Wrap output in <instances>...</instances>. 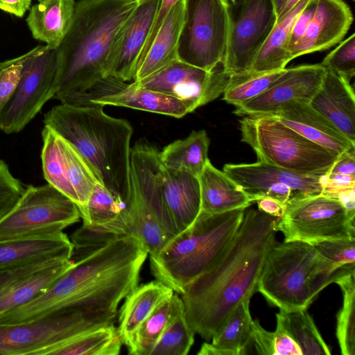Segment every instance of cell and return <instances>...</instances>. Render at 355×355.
<instances>
[{
  "label": "cell",
  "mask_w": 355,
  "mask_h": 355,
  "mask_svg": "<svg viewBox=\"0 0 355 355\" xmlns=\"http://www.w3.org/2000/svg\"><path fill=\"white\" fill-rule=\"evenodd\" d=\"M62 259H66L54 258L34 262L18 268L0 270V293L19 279Z\"/></svg>",
  "instance_id": "46"
},
{
  "label": "cell",
  "mask_w": 355,
  "mask_h": 355,
  "mask_svg": "<svg viewBox=\"0 0 355 355\" xmlns=\"http://www.w3.org/2000/svg\"><path fill=\"white\" fill-rule=\"evenodd\" d=\"M230 28L228 0H184L178 59L211 71L223 62Z\"/></svg>",
  "instance_id": "10"
},
{
  "label": "cell",
  "mask_w": 355,
  "mask_h": 355,
  "mask_svg": "<svg viewBox=\"0 0 355 355\" xmlns=\"http://www.w3.org/2000/svg\"><path fill=\"white\" fill-rule=\"evenodd\" d=\"M330 197L336 198L345 208L349 216L354 219L355 216V187L340 190Z\"/></svg>",
  "instance_id": "54"
},
{
  "label": "cell",
  "mask_w": 355,
  "mask_h": 355,
  "mask_svg": "<svg viewBox=\"0 0 355 355\" xmlns=\"http://www.w3.org/2000/svg\"><path fill=\"white\" fill-rule=\"evenodd\" d=\"M255 202L259 211L273 217L279 218L285 211L286 205L272 198L263 197Z\"/></svg>",
  "instance_id": "52"
},
{
  "label": "cell",
  "mask_w": 355,
  "mask_h": 355,
  "mask_svg": "<svg viewBox=\"0 0 355 355\" xmlns=\"http://www.w3.org/2000/svg\"><path fill=\"white\" fill-rule=\"evenodd\" d=\"M276 231L284 242L315 245L325 241L355 239L354 219L336 198L323 193L292 198L277 218Z\"/></svg>",
  "instance_id": "13"
},
{
  "label": "cell",
  "mask_w": 355,
  "mask_h": 355,
  "mask_svg": "<svg viewBox=\"0 0 355 355\" xmlns=\"http://www.w3.org/2000/svg\"><path fill=\"white\" fill-rule=\"evenodd\" d=\"M313 245L321 256L338 266L354 263L355 239L325 241Z\"/></svg>",
  "instance_id": "42"
},
{
  "label": "cell",
  "mask_w": 355,
  "mask_h": 355,
  "mask_svg": "<svg viewBox=\"0 0 355 355\" xmlns=\"http://www.w3.org/2000/svg\"><path fill=\"white\" fill-rule=\"evenodd\" d=\"M241 141L257 161L306 175L327 174L339 154L304 137L271 115L244 116Z\"/></svg>",
  "instance_id": "8"
},
{
  "label": "cell",
  "mask_w": 355,
  "mask_h": 355,
  "mask_svg": "<svg viewBox=\"0 0 355 355\" xmlns=\"http://www.w3.org/2000/svg\"><path fill=\"white\" fill-rule=\"evenodd\" d=\"M32 0H0V10L17 17H24Z\"/></svg>",
  "instance_id": "53"
},
{
  "label": "cell",
  "mask_w": 355,
  "mask_h": 355,
  "mask_svg": "<svg viewBox=\"0 0 355 355\" xmlns=\"http://www.w3.org/2000/svg\"><path fill=\"white\" fill-rule=\"evenodd\" d=\"M80 218L76 204L51 184L29 186L0 219V239L57 234Z\"/></svg>",
  "instance_id": "12"
},
{
  "label": "cell",
  "mask_w": 355,
  "mask_h": 355,
  "mask_svg": "<svg viewBox=\"0 0 355 355\" xmlns=\"http://www.w3.org/2000/svg\"><path fill=\"white\" fill-rule=\"evenodd\" d=\"M76 3L74 0H42L32 6L26 19L32 36L57 47L71 27Z\"/></svg>",
  "instance_id": "29"
},
{
  "label": "cell",
  "mask_w": 355,
  "mask_h": 355,
  "mask_svg": "<svg viewBox=\"0 0 355 355\" xmlns=\"http://www.w3.org/2000/svg\"><path fill=\"white\" fill-rule=\"evenodd\" d=\"M160 0H139L119 29L108 58L106 76L133 80L137 67L155 21Z\"/></svg>",
  "instance_id": "19"
},
{
  "label": "cell",
  "mask_w": 355,
  "mask_h": 355,
  "mask_svg": "<svg viewBox=\"0 0 355 355\" xmlns=\"http://www.w3.org/2000/svg\"><path fill=\"white\" fill-rule=\"evenodd\" d=\"M250 298L243 300L219 330L212 336L211 345L227 355H241L250 336L252 318L249 304Z\"/></svg>",
  "instance_id": "37"
},
{
  "label": "cell",
  "mask_w": 355,
  "mask_h": 355,
  "mask_svg": "<svg viewBox=\"0 0 355 355\" xmlns=\"http://www.w3.org/2000/svg\"><path fill=\"white\" fill-rule=\"evenodd\" d=\"M274 333L275 355H302L297 343L279 323Z\"/></svg>",
  "instance_id": "48"
},
{
  "label": "cell",
  "mask_w": 355,
  "mask_h": 355,
  "mask_svg": "<svg viewBox=\"0 0 355 355\" xmlns=\"http://www.w3.org/2000/svg\"><path fill=\"white\" fill-rule=\"evenodd\" d=\"M73 244L63 232L47 236L0 239V270L54 259H71Z\"/></svg>",
  "instance_id": "25"
},
{
  "label": "cell",
  "mask_w": 355,
  "mask_h": 355,
  "mask_svg": "<svg viewBox=\"0 0 355 355\" xmlns=\"http://www.w3.org/2000/svg\"><path fill=\"white\" fill-rule=\"evenodd\" d=\"M159 180L164 204L180 233L188 228L200 212L198 177L185 169L168 168L161 164Z\"/></svg>",
  "instance_id": "23"
},
{
  "label": "cell",
  "mask_w": 355,
  "mask_h": 355,
  "mask_svg": "<svg viewBox=\"0 0 355 355\" xmlns=\"http://www.w3.org/2000/svg\"><path fill=\"white\" fill-rule=\"evenodd\" d=\"M139 0H79L71 27L57 46V92H83L106 76L108 58L121 26ZM54 96V97H55Z\"/></svg>",
  "instance_id": "4"
},
{
  "label": "cell",
  "mask_w": 355,
  "mask_h": 355,
  "mask_svg": "<svg viewBox=\"0 0 355 355\" xmlns=\"http://www.w3.org/2000/svg\"><path fill=\"white\" fill-rule=\"evenodd\" d=\"M184 18V0L171 10L144 58L139 62L132 82L145 79L178 59V48Z\"/></svg>",
  "instance_id": "26"
},
{
  "label": "cell",
  "mask_w": 355,
  "mask_h": 355,
  "mask_svg": "<svg viewBox=\"0 0 355 355\" xmlns=\"http://www.w3.org/2000/svg\"><path fill=\"white\" fill-rule=\"evenodd\" d=\"M246 208L209 214L195 221L164 248L150 256L151 272L178 294L223 257L239 228Z\"/></svg>",
  "instance_id": "5"
},
{
  "label": "cell",
  "mask_w": 355,
  "mask_h": 355,
  "mask_svg": "<svg viewBox=\"0 0 355 355\" xmlns=\"http://www.w3.org/2000/svg\"><path fill=\"white\" fill-rule=\"evenodd\" d=\"M61 103L77 105H113L180 119L189 113L187 106L166 94L105 76L89 89L77 94L56 96Z\"/></svg>",
  "instance_id": "17"
},
{
  "label": "cell",
  "mask_w": 355,
  "mask_h": 355,
  "mask_svg": "<svg viewBox=\"0 0 355 355\" xmlns=\"http://www.w3.org/2000/svg\"><path fill=\"white\" fill-rule=\"evenodd\" d=\"M22 55L0 62V110L13 94L21 78Z\"/></svg>",
  "instance_id": "44"
},
{
  "label": "cell",
  "mask_w": 355,
  "mask_h": 355,
  "mask_svg": "<svg viewBox=\"0 0 355 355\" xmlns=\"http://www.w3.org/2000/svg\"><path fill=\"white\" fill-rule=\"evenodd\" d=\"M229 80L222 67L207 71L176 59L153 75L132 83L178 98L191 113L223 94Z\"/></svg>",
  "instance_id": "18"
},
{
  "label": "cell",
  "mask_w": 355,
  "mask_h": 355,
  "mask_svg": "<svg viewBox=\"0 0 355 355\" xmlns=\"http://www.w3.org/2000/svg\"><path fill=\"white\" fill-rule=\"evenodd\" d=\"M322 193L328 196L340 190L355 187V175L327 173L322 176Z\"/></svg>",
  "instance_id": "49"
},
{
  "label": "cell",
  "mask_w": 355,
  "mask_h": 355,
  "mask_svg": "<svg viewBox=\"0 0 355 355\" xmlns=\"http://www.w3.org/2000/svg\"><path fill=\"white\" fill-rule=\"evenodd\" d=\"M328 173L355 175V148L339 155Z\"/></svg>",
  "instance_id": "51"
},
{
  "label": "cell",
  "mask_w": 355,
  "mask_h": 355,
  "mask_svg": "<svg viewBox=\"0 0 355 355\" xmlns=\"http://www.w3.org/2000/svg\"><path fill=\"white\" fill-rule=\"evenodd\" d=\"M24 189L7 164L0 159V219L15 206Z\"/></svg>",
  "instance_id": "43"
},
{
  "label": "cell",
  "mask_w": 355,
  "mask_h": 355,
  "mask_svg": "<svg viewBox=\"0 0 355 355\" xmlns=\"http://www.w3.org/2000/svg\"><path fill=\"white\" fill-rule=\"evenodd\" d=\"M194 335L187 321L182 298L176 293L171 317L150 355H186L194 343Z\"/></svg>",
  "instance_id": "36"
},
{
  "label": "cell",
  "mask_w": 355,
  "mask_h": 355,
  "mask_svg": "<svg viewBox=\"0 0 355 355\" xmlns=\"http://www.w3.org/2000/svg\"><path fill=\"white\" fill-rule=\"evenodd\" d=\"M352 21L351 9L343 0H317L306 32L290 51L291 60L338 44L348 32Z\"/></svg>",
  "instance_id": "21"
},
{
  "label": "cell",
  "mask_w": 355,
  "mask_h": 355,
  "mask_svg": "<svg viewBox=\"0 0 355 355\" xmlns=\"http://www.w3.org/2000/svg\"><path fill=\"white\" fill-rule=\"evenodd\" d=\"M354 266L331 263L311 244L275 241L266 257L257 291L279 311L306 310L320 292L355 270Z\"/></svg>",
  "instance_id": "6"
},
{
  "label": "cell",
  "mask_w": 355,
  "mask_h": 355,
  "mask_svg": "<svg viewBox=\"0 0 355 355\" xmlns=\"http://www.w3.org/2000/svg\"><path fill=\"white\" fill-rule=\"evenodd\" d=\"M326 69L320 63L286 69L262 94L236 107L239 116L270 115L294 100L309 101L320 87Z\"/></svg>",
  "instance_id": "20"
},
{
  "label": "cell",
  "mask_w": 355,
  "mask_h": 355,
  "mask_svg": "<svg viewBox=\"0 0 355 355\" xmlns=\"http://www.w3.org/2000/svg\"><path fill=\"white\" fill-rule=\"evenodd\" d=\"M201 210L209 214L223 213L248 208L252 200L223 171L214 167L210 160L198 175Z\"/></svg>",
  "instance_id": "28"
},
{
  "label": "cell",
  "mask_w": 355,
  "mask_h": 355,
  "mask_svg": "<svg viewBox=\"0 0 355 355\" xmlns=\"http://www.w3.org/2000/svg\"><path fill=\"white\" fill-rule=\"evenodd\" d=\"M73 263L62 259L19 279L0 293V315L17 308L45 291Z\"/></svg>",
  "instance_id": "31"
},
{
  "label": "cell",
  "mask_w": 355,
  "mask_h": 355,
  "mask_svg": "<svg viewBox=\"0 0 355 355\" xmlns=\"http://www.w3.org/2000/svg\"><path fill=\"white\" fill-rule=\"evenodd\" d=\"M270 115L307 139L339 155L355 148V144L313 109L309 101H290Z\"/></svg>",
  "instance_id": "22"
},
{
  "label": "cell",
  "mask_w": 355,
  "mask_h": 355,
  "mask_svg": "<svg viewBox=\"0 0 355 355\" xmlns=\"http://www.w3.org/2000/svg\"><path fill=\"white\" fill-rule=\"evenodd\" d=\"M243 0H228L230 6H235L239 5Z\"/></svg>",
  "instance_id": "56"
},
{
  "label": "cell",
  "mask_w": 355,
  "mask_h": 355,
  "mask_svg": "<svg viewBox=\"0 0 355 355\" xmlns=\"http://www.w3.org/2000/svg\"><path fill=\"white\" fill-rule=\"evenodd\" d=\"M317 0H310L295 19L288 41L287 51L289 55L290 51L302 37L306 32V30L314 15Z\"/></svg>",
  "instance_id": "47"
},
{
  "label": "cell",
  "mask_w": 355,
  "mask_h": 355,
  "mask_svg": "<svg viewBox=\"0 0 355 355\" xmlns=\"http://www.w3.org/2000/svg\"><path fill=\"white\" fill-rule=\"evenodd\" d=\"M353 1H354V0H353Z\"/></svg>",
  "instance_id": "58"
},
{
  "label": "cell",
  "mask_w": 355,
  "mask_h": 355,
  "mask_svg": "<svg viewBox=\"0 0 355 355\" xmlns=\"http://www.w3.org/2000/svg\"><path fill=\"white\" fill-rule=\"evenodd\" d=\"M277 20L272 0H243L230 6V28L221 66L229 75L248 72Z\"/></svg>",
  "instance_id": "14"
},
{
  "label": "cell",
  "mask_w": 355,
  "mask_h": 355,
  "mask_svg": "<svg viewBox=\"0 0 355 355\" xmlns=\"http://www.w3.org/2000/svg\"><path fill=\"white\" fill-rule=\"evenodd\" d=\"M276 217L245 210L220 260L189 284L181 298L189 326L206 341L243 300L251 298L266 257L275 243Z\"/></svg>",
  "instance_id": "2"
},
{
  "label": "cell",
  "mask_w": 355,
  "mask_h": 355,
  "mask_svg": "<svg viewBox=\"0 0 355 355\" xmlns=\"http://www.w3.org/2000/svg\"><path fill=\"white\" fill-rule=\"evenodd\" d=\"M175 294L162 301L124 341L128 354L150 355L173 310Z\"/></svg>",
  "instance_id": "34"
},
{
  "label": "cell",
  "mask_w": 355,
  "mask_h": 355,
  "mask_svg": "<svg viewBox=\"0 0 355 355\" xmlns=\"http://www.w3.org/2000/svg\"><path fill=\"white\" fill-rule=\"evenodd\" d=\"M148 252L133 235L114 239L73 261L45 291L0 315V324L30 322L62 312L117 313L137 286Z\"/></svg>",
  "instance_id": "1"
},
{
  "label": "cell",
  "mask_w": 355,
  "mask_h": 355,
  "mask_svg": "<svg viewBox=\"0 0 355 355\" xmlns=\"http://www.w3.org/2000/svg\"><path fill=\"white\" fill-rule=\"evenodd\" d=\"M223 171L253 202L270 197L286 205L292 198L320 194L323 189V175L299 174L260 161L227 164Z\"/></svg>",
  "instance_id": "16"
},
{
  "label": "cell",
  "mask_w": 355,
  "mask_h": 355,
  "mask_svg": "<svg viewBox=\"0 0 355 355\" xmlns=\"http://www.w3.org/2000/svg\"><path fill=\"white\" fill-rule=\"evenodd\" d=\"M117 313L62 312L35 320L0 324V355H47L85 332L114 324Z\"/></svg>",
  "instance_id": "9"
},
{
  "label": "cell",
  "mask_w": 355,
  "mask_h": 355,
  "mask_svg": "<svg viewBox=\"0 0 355 355\" xmlns=\"http://www.w3.org/2000/svg\"><path fill=\"white\" fill-rule=\"evenodd\" d=\"M126 209V204L112 194L101 182L94 186L85 206L80 209L83 223L91 227L109 224Z\"/></svg>",
  "instance_id": "38"
},
{
  "label": "cell",
  "mask_w": 355,
  "mask_h": 355,
  "mask_svg": "<svg viewBox=\"0 0 355 355\" xmlns=\"http://www.w3.org/2000/svg\"><path fill=\"white\" fill-rule=\"evenodd\" d=\"M276 318L277 323L281 324L297 343L302 355L331 354L329 347L306 310L279 311Z\"/></svg>",
  "instance_id": "35"
},
{
  "label": "cell",
  "mask_w": 355,
  "mask_h": 355,
  "mask_svg": "<svg viewBox=\"0 0 355 355\" xmlns=\"http://www.w3.org/2000/svg\"><path fill=\"white\" fill-rule=\"evenodd\" d=\"M123 340L113 325L78 335L53 349L51 355H117Z\"/></svg>",
  "instance_id": "33"
},
{
  "label": "cell",
  "mask_w": 355,
  "mask_h": 355,
  "mask_svg": "<svg viewBox=\"0 0 355 355\" xmlns=\"http://www.w3.org/2000/svg\"><path fill=\"white\" fill-rule=\"evenodd\" d=\"M288 0H272L277 17Z\"/></svg>",
  "instance_id": "55"
},
{
  "label": "cell",
  "mask_w": 355,
  "mask_h": 355,
  "mask_svg": "<svg viewBox=\"0 0 355 355\" xmlns=\"http://www.w3.org/2000/svg\"><path fill=\"white\" fill-rule=\"evenodd\" d=\"M285 69L261 73L245 72L230 75L223 99L238 107L262 94L280 77Z\"/></svg>",
  "instance_id": "40"
},
{
  "label": "cell",
  "mask_w": 355,
  "mask_h": 355,
  "mask_svg": "<svg viewBox=\"0 0 355 355\" xmlns=\"http://www.w3.org/2000/svg\"><path fill=\"white\" fill-rule=\"evenodd\" d=\"M42 1V0H38V1Z\"/></svg>",
  "instance_id": "57"
},
{
  "label": "cell",
  "mask_w": 355,
  "mask_h": 355,
  "mask_svg": "<svg viewBox=\"0 0 355 355\" xmlns=\"http://www.w3.org/2000/svg\"><path fill=\"white\" fill-rule=\"evenodd\" d=\"M179 0H160L159 5L157 10V16L155 18V21L153 26L150 34L146 41V43L144 46V48L141 52L139 62L144 58L146 53L147 52L148 48L152 44L153 40L156 36L161 25L162 24L164 20L171 11V10L173 8L175 3ZM138 62V64H139ZM138 65V64H137Z\"/></svg>",
  "instance_id": "50"
},
{
  "label": "cell",
  "mask_w": 355,
  "mask_h": 355,
  "mask_svg": "<svg viewBox=\"0 0 355 355\" xmlns=\"http://www.w3.org/2000/svg\"><path fill=\"white\" fill-rule=\"evenodd\" d=\"M309 1H288L277 17L270 35L248 72L261 73L285 69L291 60L287 51L291 31L297 16Z\"/></svg>",
  "instance_id": "27"
},
{
  "label": "cell",
  "mask_w": 355,
  "mask_h": 355,
  "mask_svg": "<svg viewBox=\"0 0 355 355\" xmlns=\"http://www.w3.org/2000/svg\"><path fill=\"white\" fill-rule=\"evenodd\" d=\"M275 333L263 329L258 320H253L248 340L244 346L241 355L259 354L275 355L274 349Z\"/></svg>",
  "instance_id": "45"
},
{
  "label": "cell",
  "mask_w": 355,
  "mask_h": 355,
  "mask_svg": "<svg viewBox=\"0 0 355 355\" xmlns=\"http://www.w3.org/2000/svg\"><path fill=\"white\" fill-rule=\"evenodd\" d=\"M42 137L44 178L81 209L100 181L89 164L68 141L46 126L42 131Z\"/></svg>",
  "instance_id": "15"
},
{
  "label": "cell",
  "mask_w": 355,
  "mask_h": 355,
  "mask_svg": "<svg viewBox=\"0 0 355 355\" xmlns=\"http://www.w3.org/2000/svg\"><path fill=\"white\" fill-rule=\"evenodd\" d=\"M355 270L336 282L343 295V306L337 315L336 338L343 355L355 354Z\"/></svg>",
  "instance_id": "39"
},
{
  "label": "cell",
  "mask_w": 355,
  "mask_h": 355,
  "mask_svg": "<svg viewBox=\"0 0 355 355\" xmlns=\"http://www.w3.org/2000/svg\"><path fill=\"white\" fill-rule=\"evenodd\" d=\"M173 293L171 288L156 279L137 286L128 295L120 309L117 328L123 343L162 301Z\"/></svg>",
  "instance_id": "30"
},
{
  "label": "cell",
  "mask_w": 355,
  "mask_h": 355,
  "mask_svg": "<svg viewBox=\"0 0 355 355\" xmlns=\"http://www.w3.org/2000/svg\"><path fill=\"white\" fill-rule=\"evenodd\" d=\"M44 123L68 141L100 182L127 205L131 193L133 133L127 120L107 115L101 106L61 103L46 113Z\"/></svg>",
  "instance_id": "3"
},
{
  "label": "cell",
  "mask_w": 355,
  "mask_h": 355,
  "mask_svg": "<svg viewBox=\"0 0 355 355\" xmlns=\"http://www.w3.org/2000/svg\"><path fill=\"white\" fill-rule=\"evenodd\" d=\"M320 64L350 81L355 75V34L342 41Z\"/></svg>",
  "instance_id": "41"
},
{
  "label": "cell",
  "mask_w": 355,
  "mask_h": 355,
  "mask_svg": "<svg viewBox=\"0 0 355 355\" xmlns=\"http://www.w3.org/2000/svg\"><path fill=\"white\" fill-rule=\"evenodd\" d=\"M210 139L205 130L192 131L183 139L166 146L159 153L162 165L171 169H185L198 177L208 158Z\"/></svg>",
  "instance_id": "32"
},
{
  "label": "cell",
  "mask_w": 355,
  "mask_h": 355,
  "mask_svg": "<svg viewBox=\"0 0 355 355\" xmlns=\"http://www.w3.org/2000/svg\"><path fill=\"white\" fill-rule=\"evenodd\" d=\"M22 66L19 82L0 110V130L6 134L21 131L57 92V47L36 46L22 55Z\"/></svg>",
  "instance_id": "11"
},
{
  "label": "cell",
  "mask_w": 355,
  "mask_h": 355,
  "mask_svg": "<svg viewBox=\"0 0 355 355\" xmlns=\"http://www.w3.org/2000/svg\"><path fill=\"white\" fill-rule=\"evenodd\" d=\"M159 151L146 142L131 149V193L126 205L130 235L138 238L150 256L158 253L179 232L164 204Z\"/></svg>",
  "instance_id": "7"
},
{
  "label": "cell",
  "mask_w": 355,
  "mask_h": 355,
  "mask_svg": "<svg viewBox=\"0 0 355 355\" xmlns=\"http://www.w3.org/2000/svg\"><path fill=\"white\" fill-rule=\"evenodd\" d=\"M309 103L355 144V96L350 81L326 69L320 87Z\"/></svg>",
  "instance_id": "24"
}]
</instances>
